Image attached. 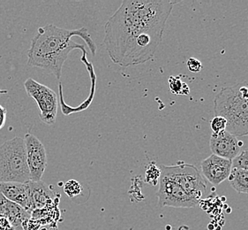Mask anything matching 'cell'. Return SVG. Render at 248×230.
Segmentation results:
<instances>
[{
  "mask_svg": "<svg viewBox=\"0 0 248 230\" xmlns=\"http://www.w3.org/2000/svg\"><path fill=\"white\" fill-rule=\"evenodd\" d=\"M178 1L124 0L105 27V48L115 64L141 65L154 57Z\"/></svg>",
  "mask_w": 248,
  "mask_h": 230,
  "instance_id": "6da1fadb",
  "label": "cell"
},
{
  "mask_svg": "<svg viewBox=\"0 0 248 230\" xmlns=\"http://www.w3.org/2000/svg\"><path fill=\"white\" fill-rule=\"evenodd\" d=\"M74 36L83 39L92 55H95L96 45L86 28L67 30L54 24H47L38 29L31 41L28 51V66L42 68L60 79L63 66L72 50H82L83 54H87L84 45L72 40Z\"/></svg>",
  "mask_w": 248,
  "mask_h": 230,
  "instance_id": "7a4b0ae2",
  "label": "cell"
},
{
  "mask_svg": "<svg viewBox=\"0 0 248 230\" xmlns=\"http://www.w3.org/2000/svg\"><path fill=\"white\" fill-rule=\"evenodd\" d=\"M216 116L227 120L226 130L235 136L248 133V82L223 87L214 99Z\"/></svg>",
  "mask_w": 248,
  "mask_h": 230,
  "instance_id": "3957f363",
  "label": "cell"
},
{
  "mask_svg": "<svg viewBox=\"0 0 248 230\" xmlns=\"http://www.w3.org/2000/svg\"><path fill=\"white\" fill-rule=\"evenodd\" d=\"M30 181L24 140L16 136L0 146V182Z\"/></svg>",
  "mask_w": 248,
  "mask_h": 230,
  "instance_id": "277c9868",
  "label": "cell"
},
{
  "mask_svg": "<svg viewBox=\"0 0 248 230\" xmlns=\"http://www.w3.org/2000/svg\"><path fill=\"white\" fill-rule=\"evenodd\" d=\"M162 175L175 181L186 193L200 203L206 191V181L196 166L179 161L174 165H161Z\"/></svg>",
  "mask_w": 248,
  "mask_h": 230,
  "instance_id": "5b68a950",
  "label": "cell"
},
{
  "mask_svg": "<svg viewBox=\"0 0 248 230\" xmlns=\"http://www.w3.org/2000/svg\"><path fill=\"white\" fill-rule=\"evenodd\" d=\"M24 87L27 94L37 104L41 120L47 125H53L57 120L59 107V99L54 90L33 78H28Z\"/></svg>",
  "mask_w": 248,
  "mask_h": 230,
  "instance_id": "8992f818",
  "label": "cell"
},
{
  "mask_svg": "<svg viewBox=\"0 0 248 230\" xmlns=\"http://www.w3.org/2000/svg\"><path fill=\"white\" fill-rule=\"evenodd\" d=\"M155 196L158 198L159 207L193 208L200 204L190 197L175 181L164 175H161L159 189Z\"/></svg>",
  "mask_w": 248,
  "mask_h": 230,
  "instance_id": "52a82bcc",
  "label": "cell"
},
{
  "mask_svg": "<svg viewBox=\"0 0 248 230\" xmlns=\"http://www.w3.org/2000/svg\"><path fill=\"white\" fill-rule=\"evenodd\" d=\"M26 156L30 173V181H40L47 167V153L45 145L30 133L24 136Z\"/></svg>",
  "mask_w": 248,
  "mask_h": 230,
  "instance_id": "ba28073f",
  "label": "cell"
},
{
  "mask_svg": "<svg viewBox=\"0 0 248 230\" xmlns=\"http://www.w3.org/2000/svg\"><path fill=\"white\" fill-rule=\"evenodd\" d=\"M242 145L243 143L227 130L212 134L209 141V147L214 155L229 160H233L240 153Z\"/></svg>",
  "mask_w": 248,
  "mask_h": 230,
  "instance_id": "9c48e42d",
  "label": "cell"
},
{
  "mask_svg": "<svg viewBox=\"0 0 248 230\" xmlns=\"http://www.w3.org/2000/svg\"><path fill=\"white\" fill-rule=\"evenodd\" d=\"M201 167L205 179L211 184L219 185L228 179L232 169V161L212 154L202 160Z\"/></svg>",
  "mask_w": 248,
  "mask_h": 230,
  "instance_id": "30bf717a",
  "label": "cell"
},
{
  "mask_svg": "<svg viewBox=\"0 0 248 230\" xmlns=\"http://www.w3.org/2000/svg\"><path fill=\"white\" fill-rule=\"evenodd\" d=\"M0 192L8 200L16 205H20L24 210L31 214L34 211V206L31 198L29 181L21 182H0Z\"/></svg>",
  "mask_w": 248,
  "mask_h": 230,
  "instance_id": "8fae6325",
  "label": "cell"
},
{
  "mask_svg": "<svg viewBox=\"0 0 248 230\" xmlns=\"http://www.w3.org/2000/svg\"><path fill=\"white\" fill-rule=\"evenodd\" d=\"M32 203L34 211L41 210L47 207L55 199H58L55 196L56 193L51 186L47 185L44 181H29Z\"/></svg>",
  "mask_w": 248,
  "mask_h": 230,
  "instance_id": "7c38bea8",
  "label": "cell"
},
{
  "mask_svg": "<svg viewBox=\"0 0 248 230\" xmlns=\"http://www.w3.org/2000/svg\"><path fill=\"white\" fill-rule=\"evenodd\" d=\"M0 216H3L10 221L15 229L22 228L26 220L30 219V214L20 205L8 200L0 192Z\"/></svg>",
  "mask_w": 248,
  "mask_h": 230,
  "instance_id": "4fadbf2b",
  "label": "cell"
},
{
  "mask_svg": "<svg viewBox=\"0 0 248 230\" xmlns=\"http://www.w3.org/2000/svg\"><path fill=\"white\" fill-rule=\"evenodd\" d=\"M231 186L240 194H248V171L232 168L229 176Z\"/></svg>",
  "mask_w": 248,
  "mask_h": 230,
  "instance_id": "5bb4252c",
  "label": "cell"
},
{
  "mask_svg": "<svg viewBox=\"0 0 248 230\" xmlns=\"http://www.w3.org/2000/svg\"><path fill=\"white\" fill-rule=\"evenodd\" d=\"M168 82H169V88L170 92L175 95H189L190 93V89H189L188 85L184 82L183 81L181 80L179 77H176V76H170L168 79Z\"/></svg>",
  "mask_w": 248,
  "mask_h": 230,
  "instance_id": "9a60e30c",
  "label": "cell"
},
{
  "mask_svg": "<svg viewBox=\"0 0 248 230\" xmlns=\"http://www.w3.org/2000/svg\"><path fill=\"white\" fill-rule=\"evenodd\" d=\"M161 168L155 162H150L147 166L145 173V181L149 185L155 186L161 178Z\"/></svg>",
  "mask_w": 248,
  "mask_h": 230,
  "instance_id": "2e32d148",
  "label": "cell"
},
{
  "mask_svg": "<svg viewBox=\"0 0 248 230\" xmlns=\"http://www.w3.org/2000/svg\"><path fill=\"white\" fill-rule=\"evenodd\" d=\"M82 191H83L82 184L78 181L74 180V179L67 181L64 185V192H65V195L67 196L71 199L80 195L82 193Z\"/></svg>",
  "mask_w": 248,
  "mask_h": 230,
  "instance_id": "e0dca14e",
  "label": "cell"
},
{
  "mask_svg": "<svg viewBox=\"0 0 248 230\" xmlns=\"http://www.w3.org/2000/svg\"><path fill=\"white\" fill-rule=\"evenodd\" d=\"M232 161V168L248 171V149L242 150Z\"/></svg>",
  "mask_w": 248,
  "mask_h": 230,
  "instance_id": "ac0fdd59",
  "label": "cell"
},
{
  "mask_svg": "<svg viewBox=\"0 0 248 230\" xmlns=\"http://www.w3.org/2000/svg\"><path fill=\"white\" fill-rule=\"evenodd\" d=\"M210 128L212 130V134H219L226 130L227 128V120L222 116H215L210 120Z\"/></svg>",
  "mask_w": 248,
  "mask_h": 230,
  "instance_id": "d6986e66",
  "label": "cell"
},
{
  "mask_svg": "<svg viewBox=\"0 0 248 230\" xmlns=\"http://www.w3.org/2000/svg\"><path fill=\"white\" fill-rule=\"evenodd\" d=\"M186 66H187L188 70L192 72V73H200L203 67L202 62L197 59L194 58V57L189 58L187 62H186Z\"/></svg>",
  "mask_w": 248,
  "mask_h": 230,
  "instance_id": "ffe728a7",
  "label": "cell"
},
{
  "mask_svg": "<svg viewBox=\"0 0 248 230\" xmlns=\"http://www.w3.org/2000/svg\"><path fill=\"white\" fill-rule=\"evenodd\" d=\"M0 230H16V229L6 218L0 216Z\"/></svg>",
  "mask_w": 248,
  "mask_h": 230,
  "instance_id": "44dd1931",
  "label": "cell"
},
{
  "mask_svg": "<svg viewBox=\"0 0 248 230\" xmlns=\"http://www.w3.org/2000/svg\"><path fill=\"white\" fill-rule=\"evenodd\" d=\"M6 118V110L2 105H0V130L5 125Z\"/></svg>",
  "mask_w": 248,
  "mask_h": 230,
  "instance_id": "7402d4cb",
  "label": "cell"
},
{
  "mask_svg": "<svg viewBox=\"0 0 248 230\" xmlns=\"http://www.w3.org/2000/svg\"><path fill=\"white\" fill-rule=\"evenodd\" d=\"M183 229H185V226H181V227L179 228V230H182Z\"/></svg>",
  "mask_w": 248,
  "mask_h": 230,
  "instance_id": "603a6c76",
  "label": "cell"
},
{
  "mask_svg": "<svg viewBox=\"0 0 248 230\" xmlns=\"http://www.w3.org/2000/svg\"></svg>",
  "mask_w": 248,
  "mask_h": 230,
  "instance_id": "cb8c5ba5",
  "label": "cell"
}]
</instances>
